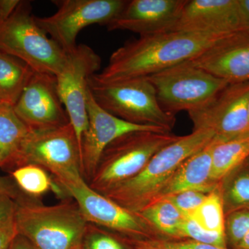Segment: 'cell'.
Returning a JSON list of instances; mask_svg holds the SVG:
<instances>
[{
  "instance_id": "cell-1",
  "label": "cell",
  "mask_w": 249,
  "mask_h": 249,
  "mask_svg": "<svg viewBox=\"0 0 249 249\" xmlns=\"http://www.w3.org/2000/svg\"><path fill=\"white\" fill-rule=\"evenodd\" d=\"M228 35L170 31L140 36L113 52L107 66L92 78L101 83L146 78L196 58Z\"/></svg>"
},
{
  "instance_id": "cell-2",
  "label": "cell",
  "mask_w": 249,
  "mask_h": 249,
  "mask_svg": "<svg viewBox=\"0 0 249 249\" xmlns=\"http://www.w3.org/2000/svg\"><path fill=\"white\" fill-rule=\"evenodd\" d=\"M211 131L193 130L179 137L154 155L134 178L117 185L104 196L136 214L155 201L179 165L213 141Z\"/></svg>"
},
{
  "instance_id": "cell-3",
  "label": "cell",
  "mask_w": 249,
  "mask_h": 249,
  "mask_svg": "<svg viewBox=\"0 0 249 249\" xmlns=\"http://www.w3.org/2000/svg\"><path fill=\"white\" fill-rule=\"evenodd\" d=\"M18 233L37 249H83L88 222L74 200L46 206L26 196L16 201Z\"/></svg>"
},
{
  "instance_id": "cell-4",
  "label": "cell",
  "mask_w": 249,
  "mask_h": 249,
  "mask_svg": "<svg viewBox=\"0 0 249 249\" xmlns=\"http://www.w3.org/2000/svg\"><path fill=\"white\" fill-rule=\"evenodd\" d=\"M0 51L21 60L38 73L57 76L67 53L42 30L29 1H20L0 23Z\"/></svg>"
},
{
  "instance_id": "cell-5",
  "label": "cell",
  "mask_w": 249,
  "mask_h": 249,
  "mask_svg": "<svg viewBox=\"0 0 249 249\" xmlns=\"http://www.w3.org/2000/svg\"><path fill=\"white\" fill-rule=\"evenodd\" d=\"M170 132L142 131L124 134L103 150L88 185L101 194L134 178L163 147L178 138Z\"/></svg>"
},
{
  "instance_id": "cell-6",
  "label": "cell",
  "mask_w": 249,
  "mask_h": 249,
  "mask_svg": "<svg viewBox=\"0 0 249 249\" xmlns=\"http://www.w3.org/2000/svg\"><path fill=\"white\" fill-rule=\"evenodd\" d=\"M88 88L98 106L122 120L169 132L176 122L175 115L160 107L155 88L147 78L101 83L91 76Z\"/></svg>"
},
{
  "instance_id": "cell-7",
  "label": "cell",
  "mask_w": 249,
  "mask_h": 249,
  "mask_svg": "<svg viewBox=\"0 0 249 249\" xmlns=\"http://www.w3.org/2000/svg\"><path fill=\"white\" fill-rule=\"evenodd\" d=\"M26 165L41 167L56 181L83 178L79 144L71 124L39 132L31 131L12 170Z\"/></svg>"
},
{
  "instance_id": "cell-8",
  "label": "cell",
  "mask_w": 249,
  "mask_h": 249,
  "mask_svg": "<svg viewBox=\"0 0 249 249\" xmlns=\"http://www.w3.org/2000/svg\"><path fill=\"white\" fill-rule=\"evenodd\" d=\"M167 113L191 111L204 106L229 84L187 62L146 77Z\"/></svg>"
},
{
  "instance_id": "cell-9",
  "label": "cell",
  "mask_w": 249,
  "mask_h": 249,
  "mask_svg": "<svg viewBox=\"0 0 249 249\" xmlns=\"http://www.w3.org/2000/svg\"><path fill=\"white\" fill-rule=\"evenodd\" d=\"M125 0H55V14L36 21L47 35L66 53L76 47L84 28L98 24L107 26L122 11Z\"/></svg>"
},
{
  "instance_id": "cell-10",
  "label": "cell",
  "mask_w": 249,
  "mask_h": 249,
  "mask_svg": "<svg viewBox=\"0 0 249 249\" xmlns=\"http://www.w3.org/2000/svg\"><path fill=\"white\" fill-rule=\"evenodd\" d=\"M249 82L229 83L209 102L188 111L194 129L211 131L217 142L249 134Z\"/></svg>"
},
{
  "instance_id": "cell-11",
  "label": "cell",
  "mask_w": 249,
  "mask_h": 249,
  "mask_svg": "<svg viewBox=\"0 0 249 249\" xmlns=\"http://www.w3.org/2000/svg\"><path fill=\"white\" fill-rule=\"evenodd\" d=\"M101 58L89 46L77 45L67 52L56 78L57 89L76 133L81 154L82 139L88 127L87 96L89 77L97 73Z\"/></svg>"
},
{
  "instance_id": "cell-12",
  "label": "cell",
  "mask_w": 249,
  "mask_h": 249,
  "mask_svg": "<svg viewBox=\"0 0 249 249\" xmlns=\"http://www.w3.org/2000/svg\"><path fill=\"white\" fill-rule=\"evenodd\" d=\"M67 196L76 201L87 222L132 239H145L150 227L137 214L93 191L83 178L55 181Z\"/></svg>"
},
{
  "instance_id": "cell-13",
  "label": "cell",
  "mask_w": 249,
  "mask_h": 249,
  "mask_svg": "<svg viewBox=\"0 0 249 249\" xmlns=\"http://www.w3.org/2000/svg\"><path fill=\"white\" fill-rule=\"evenodd\" d=\"M14 109L33 132L55 128L70 123L59 96L56 78L53 75L34 71Z\"/></svg>"
},
{
  "instance_id": "cell-14",
  "label": "cell",
  "mask_w": 249,
  "mask_h": 249,
  "mask_svg": "<svg viewBox=\"0 0 249 249\" xmlns=\"http://www.w3.org/2000/svg\"><path fill=\"white\" fill-rule=\"evenodd\" d=\"M88 127L81 144V173L89 183L103 150L124 134L142 131L169 132L155 126L142 125L127 122L105 110L93 99L88 88L87 96Z\"/></svg>"
},
{
  "instance_id": "cell-15",
  "label": "cell",
  "mask_w": 249,
  "mask_h": 249,
  "mask_svg": "<svg viewBox=\"0 0 249 249\" xmlns=\"http://www.w3.org/2000/svg\"><path fill=\"white\" fill-rule=\"evenodd\" d=\"M188 0H131L106 27L140 36L172 31Z\"/></svg>"
},
{
  "instance_id": "cell-16",
  "label": "cell",
  "mask_w": 249,
  "mask_h": 249,
  "mask_svg": "<svg viewBox=\"0 0 249 249\" xmlns=\"http://www.w3.org/2000/svg\"><path fill=\"white\" fill-rule=\"evenodd\" d=\"M187 62L229 83L249 82V31L229 34Z\"/></svg>"
},
{
  "instance_id": "cell-17",
  "label": "cell",
  "mask_w": 249,
  "mask_h": 249,
  "mask_svg": "<svg viewBox=\"0 0 249 249\" xmlns=\"http://www.w3.org/2000/svg\"><path fill=\"white\" fill-rule=\"evenodd\" d=\"M242 30L238 0H188L172 29L217 34Z\"/></svg>"
},
{
  "instance_id": "cell-18",
  "label": "cell",
  "mask_w": 249,
  "mask_h": 249,
  "mask_svg": "<svg viewBox=\"0 0 249 249\" xmlns=\"http://www.w3.org/2000/svg\"><path fill=\"white\" fill-rule=\"evenodd\" d=\"M214 143L213 139L209 145L185 160L165 183L156 199L186 191L210 193L217 188L220 183H214L211 178Z\"/></svg>"
},
{
  "instance_id": "cell-19",
  "label": "cell",
  "mask_w": 249,
  "mask_h": 249,
  "mask_svg": "<svg viewBox=\"0 0 249 249\" xmlns=\"http://www.w3.org/2000/svg\"><path fill=\"white\" fill-rule=\"evenodd\" d=\"M31 130L15 112L14 106L0 107V167L12 170L13 164Z\"/></svg>"
},
{
  "instance_id": "cell-20",
  "label": "cell",
  "mask_w": 249,
  "mask_h": 249,
  "mask_svg": "<svg viewBox=\"0 0 249 249\" xmlns=\"http://www.w3.org/2000/svg\"><path fill=\"white\" fill-rule=\"evenodd\" d=\"M249 157V134L238 138L217 142L212 152L211 178L219 183Z\"/></svg>"
},
{
  "instance_id": "cell-21",
  "label": "cell",
  "mask_w": 249,
  "mask_h": 249,
  "mask_svg": "<svg viewBox=\"0 0 249 249\" xmlns=\"http://www.w3.org/2000/svg\"><path fill=\"white\" fill-rule=\"evenodd\" d=\"M34 72L24 62L0 51V99L14 106Z\"/></svg>"
},
{
  "instance_id": "cell-22",
  "label": "cell",
  "mask_w": 249,
  "mask_h": 249,
  "mask_svg": "<svg viewBox=\"0 0 249 249\" xmlns=\"http://www.w3.org/2000/svg\"><path fill=\"white\" fill-rule=\"evenodd\" d=\"M136 214L149 227H153L162 233L175 237H177L178 229L187 218L167 198L152 201Z\"/></svg>"
},
{
  "instance_id": "cell-23",
  "label": "cell",
  "mask_w": 249,
  "mask_h": 249,
  "mask_svg": "<svg viewBox=\"0 0 249 249\" xmlns=\"http://www.w3.org/2000/svg\"><path fill=\"white\" fill-rule=\"evenodd\" d=\"M11 178L24 196L38 199L49 191L64 196L66 193L48 172L36 165H26L11 171Z\"/></svg>"
},
{
  "instance_id": "cell-24",
  "label": "cell",
  "mask_w": 249,
  "mask_h": 249,
  "mask_svg": "<svg viewBox=\"0 0 249 249\" xmlns=\"http://www.w3.org/2000/svg\"><path fill=\"white\" fill-rule=\"evenodd\" d=\"M225 214L249 209V165L247 161L228 175L220 182Z\"/></svg>"
},
{
  "instance_id": "cell-25",
  "label": "cell",
  "mask_w": 249,
  "mask_h": 249,
  "mask_svg": "<svg viewBox=\"0 0 249 249\" xmlns=\"http://www.w3.org/2000/svg\"><path fill=\"white\" fill-rule=\"evenodd\" d=\"M220 184L208 194L191 216L199 225L209 231L226 235V217Z\"/></svg>"
},
{
  "instance_id": "cell-26",
  "label": "cell",
  "mask_w": 249,
  "mask_h": 249,
  "mask_svg": "<svg viewBox=\"0 0 249 249\" xmlns=\"http://www.w3.org/2000/svg\"><path fill=\"white\" fill-rule=\"evenodd\" d=\"M124 242L106 228L88 223L83 249H131Z\"/></svg>"
},
{
  "instance_id": "cell-27",
  "label": "cell",
  "mask_w": 249,
  "mask_h": 249,
  "mask_svg": "<svg viewBox=\"0 0 249 249\" xmlns=\"http://www.w3.org/2000/svg\"><path fill=\"white\" fill-rule=\"evenodd\" d=\"M177 237H187L190 240L199 243L227 248V236L225 234L209 231L190 217H187L181 224Z\"/></svg>"
},
{
  "instance_id": "cell-28",
  "label": "cell",
  "mask_w": 249,
  "mask_h": 249,
  "mask_svg": "<svg viewBox=\"0 0 249 249\" xmlns=\"http://www.w3.org/2000/svg\"><path fill=\"white\" fill-rule=\"evenodd\" d=\"M134 249H228L192 240L168 241L155 239H127Z\"/></svg>"
},
{
  "instance_id": "cell-29",
  "label": "cell",
  "mask_w": 249,
  "mask_h": 249,
  "mask_svg": "<svg viewBox=\"0 0 249 249\" xmlns=\"http://www.w3.org/2000/svg\"><path fill=\"white\" fill-rule=\"evenodd\" d=\"M249 232V209L239 210L227 214L226 218L227 241L234 247Z\"/></svg>"
},
{
  "instance_id": "cell-30",
  "label": "cell",
  "mask_w": 249,
  "mask_h": 249,
  "mask_svg": "<svg viewBox=\"0 0 249 249\" xmlns=\"http://www.w3.org/2000/svg\"><path fill=\"white\" fill-rule=\"evenodd\" d=\"M208 194L199 191H186L163 198L169 199L186 217H191Z\"/></svg>"
},
{
  "instance_id": "cell-31",
  "label": "cell",
  "mask_w": 249,
  "mask_h": 249,
  "mask_svg": "<svg viewBox=\"0 0 249 249\" xmlns=\"http://www.w3.org/2000/svg\"><path fill=\"white\" fill-rule=\"evenodd\" d=\"M16 201L9 196H0V229L14 224Z\"/></svg>"
},
{
  "instance_id": "cell-32",
  "label": "cell",
  "mask_w": 249,
  "mask_h": 249,
  "mask_svg": "<svg viewBox=\"0 0 249 249\" xmlns=\"http://www.w3.org/2000/svg\"><path fill=\"white\" fill-rule=\"evenodd\" d=\"M9 196L16 201L27 196L19 191L11 177L0 175V196Z\"/></svg>"
},
{
  "instance_id": "cell-33",
  "label": "cell",
  "mask_w": 249,
  "mask_h": 249,
  "mask_svg": "<svg viewBox=\"0 0 249 249\" xmlns=\"http://www.w3.org/2000/svg\"><path fill=\"white\" fill-rule=\"evenodd\" d=\"M18 234L15 223L9 227L0 229V249H9Z\"/></svg>"
},
{
  "instance_id": "cell-34",
  "label": "cell",
  "mask_w": 249,
  "mask_h": 249,
  "mask_svg": "<svg viewBox=\"0 0 249 249\" xmlns=\"http://www.w3.org/2000/svg\"><path fill=\"white\" fill-rule=\"evenodd\" d=\"M19 2L18 0H0V23L14 12Z\"/></svg>"
},
{
  "instance_id": "cell-35",
  "label": "cell",
  "mask_w": 249,
  "mask_h": 249,
  "mask_svg": "<svg viewBox=\"0 0 249 249\" xmlns=\"http://www.w3.org/2000/svg\"><path fill=\"white\" fill-rule=\"evenodd\" d=\"M9 249H37L25 237L18 234Z\"/></svg>"
},
{
  "instance_id": "cell-36",
  "label": "cell",
  "mask_w": 249,
  "mask_h": 249,
  "mask_svg": "<svg viewBox=\"0 0 249 249\" xmlns=\"http://www.w3.org/2000/svg\"><path fill=\"white\" fill-rule=\"evenodd\" d=\"M238 1L244 29L249 31V0H238Z\"/></svg>"
},
{
  "instance_id": "cell-37",
  "label": "cell",
  "mask_w": 249,
  "mask_h": 249,
  "mask_svg": "<svg viewBox=\"0 0 249 249\" xmlns=\"http://www.w3.org/2000/svg\"><path fill=\"white\" fill-rule=\"evenodd\" d=\"M235 249H249V232L240 241V243L237 245Z\"/></svg>"
},
{
  "instance_id": "cell-38",
  "label": "cell",
  "mask_w": 249,
  "mask_h": 249,
  "mask_svg": "<svg viewBox=\"0 0 249 249\" xmlns=\"http://www.w3.org/2000/svg\"><path fill=\"white\" fill-rule=\"evenodd\" d=\"M4 102H3L2 101H1V99H0V107H1V106H2L3 104H4Z\"/></svg>"
},
{
  "instance_id": "cell-39",
  "label": "cell",
  "mask_w": 249,
  "mask_h": 249,
  "mask_svg": "<svg viewBox=\"0 0 249 249\" xmlns=\"http://www.w3.org/2000/svg\"><path fill=\"white\" fill-rule=\"evenodd\" d=\"M248 115H249V107H248Z\"/></svg>"
},
{
  "instance_id": "cell-40",
  "label": "cell",
  "mask_w": 249,
  "mask_h": 249,
  "mask_svg": "<svg viewBox=\"0 0 249 249\" xmlns=\"http://www.w3.org/2000/svg\"><path fill=\"white\" fill-rule=\"evenodd\" d=\"M247 163H248V164L249 165V157L248 158V160H247Z\"/></svg>"
}]
</instances>
